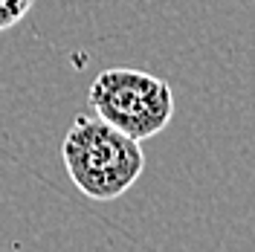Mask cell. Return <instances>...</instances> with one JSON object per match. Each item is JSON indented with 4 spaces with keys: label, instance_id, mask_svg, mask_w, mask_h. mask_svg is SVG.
Segmentation results:
<instances>
[{
    "label": "cell",
    "instance_id": "cell-1",
    "mask_svg": "<svg viewBox=\"0 0 255 252\" xmlns=\"http://www.w3.org/2000/svg\"><path fill=\"white\" fill-rule=\"evenodd\" d=\"M61 159L73 186L90 200L122 197L145 171L139 142L119 133L99 116H79L61 142Z\"/></svg>",
    "mask_w": 255,
    "mask_h": 252
},
{
    "label": "cell",
    "instance_id": "cell-2",
    "mask_svg": "<svg viewBox=\"0 0 255 252\" xmlns=\"http://www.w3.org/2000/svg\"><path fill=\"white\" fill-rule=\"evenodd\" d=\"M87 102L102 122L133 142L162 133L174 116V90L168 81L133 67H111L99 73Z\"/></svg>",
    "mask_w": 255,
    "mask_h": 252
},
{
    "label": "cell",
    "instance_id": "cell-3",
    "mask_svg": "<svg viewBox=\"0 0 255 252\" xmlns=\"http://www.w3.org/2000/svg\"><path fill=\"white\" fill-rule=\"evenodd\" d=\"M32 6H35V0H0V32L17 26L29 15Z\"/></svg>",
    "mask_w": 255,
    "mask_h": 252
}]
</instances>
